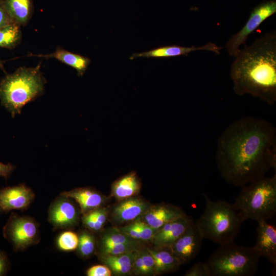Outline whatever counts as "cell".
Wrapping results in <instances>:
<instances>
[{"label":"cell","mask_w":276,"mask_h":276,"mask_svg":"<svg viewBox=\"0 0 276 276\" xmlns=\"http://www.w3.org/2000/svg\"><path fill=\"white\" fill-rule=\"evenodd\" d=\"M7 13L16 24L26 25L32 11L31 0H2Z\"/></svg>","instance_id":"obj_20"},{"label":"cell","mask_w":276,"mask_h":276,"mask_svg":"<svg viewBox=\"0 0 276 276\" xmlns=\"http://www.w3.org/2000/svg\"><path fill=\"white\" fill-rule=\"evenodd\" d=\"M233 206L243 221H267L276 212V175L260 177L242 187Z\"/></svg>","instance_id":"obj_5"},{"label":"cell","mask_w":276,"mask_h":276,"mask_svg":"<svg viewBox=\"0 0 276 276\" xmlns=\"http://www.w3.org/2000/svg\"><path fill=\"white\" fill-rule=\"evenodd\" d=\"M141 239L148 240L152 239L157 229L151 227L148 224L141 220L140 218L136 220Z\"/></svg>","instance_id":"obj_29"},{"label":"cell","mask_w":276,"mask_h":276,"mask_svg":"<svg viewBox=\"0 0 276 276\" xmlns=\"http://www.w3.org/2000/svg\"><path fill=\"white\" fill-rule=\"evenodd\" d=\"M3 234L16 251L24 250L40 240L39 225L35 219L14 213L4 226Z\"/></svg>","instance_id":"obj_7"},{"label":"cell","mask_w":276,"mask_h":276,"mask_svg":"<svg viewBox=\"0 0 276 276\" xmlns=\"http://www.w3.org/2000/svg\"><path fill=\"white\" fill-rule=\"evenodd\" d=\"M137 244L120 243L100 246L101 255H119L130 251L135 250Z\"/></svg>","instance_id":"obj_28"},{"label":"cell","mask_w":276,"mask_h":276,"mask_svg":"<svg viewBox=\"0 0 276 276\" xmlns=\"http://www.w3.org/2000/svg\"><path fill=\"white\" fill-rule=\"evenodd\" d=\"M137 251L135 250L119 255H101L100 258L114 273L124 275L132 270Z\"/></svg>","instance_id":"obj_21"},{"label":"cell","mask_w":276,"mask_h":276,"mask_svg":"<svg viewBox=\"0 0 276 276\" xmlns=\"http://www.w3.org/2000/svg\"><path fill=\"white\" fill-rule=\"evenodd\" d=\"M14 168V166L11 163L4 164L0 162V176H3L6 179H7Z\"/></svg>","instance_id":"obj_37"},{"label":"cell","mask_w":276,"mask_h":276,"mask_svg":"<svg viewBox=\"0 0 276 276\" xmlns=\"http://www.w3.org/2000/svg\"><path fill=\"white\" fill-rule=\"evenodd\" d=\"M186 276H209L204 262L199 261L186 272Z\"/></svg>","instance_id":"obj_30"},{"label":"cell","mask_w":276,"mask_h":276,"mask_svg":"<svg viewBox=\"0 0 276 276\" xmlns=\"http://www.w3.org/2000/svg\"><path fill=\"white\" fill-rule=\"evenodd\" d=\"M260 257L252 247L232 242L220 245L204 263L209 276H251L258 270Z\"/></svg>","instance_id":"obj_6"},{"label":"cell","mask_w":276,"mask_h":276,"mask_svg":"<svg viewBox=\"0 0 276 276\" xmlns=\"http://www.w3.org/2000/svg\"><path fill=\"white\" fill-rule=\"evenodd\" d=\"M257 240L253 248L260 257L276 266V228L266 221L258 222Z\"/></svg>","instance_id":"obj_13"},{"label":"cell","mask_w":276,"mask_h":276,"mask_svg":"<svg viewBox=\"0 0 276 276\" xmlns=\"http://www.w3.org/2000/svg\"><path fill=\"white\" fill-rule=\"evenodd\" d=\"M276 13V1H265L255 6L244 26L233 35L225 48L231 56L236 57L239 53V47L245 44L248 36L264 21Z\"/></svg>","instance_id":"obj_8"},{"label":"cell","mask_w":276,"mask_h":276,"mask_svg":"<svg viewBox=\"0 0 276 276\" xmlns=\"http://www.w3.org/2000/svg\"><path fill=\"white\" fill-rule=\"evenodd\" d=\"M21 32L20 26L15 23L0 28V48L13 49L20 42Z\"/></svg>","instance_id":"obj_23"},{"label":"cell","mask_w":276,"mask_h":276,"mask_svg":"<svg viewBox=\"0 0 276 276\" xmlns=\"http://www.w3.org/2000/svg\"><path fill=\"white\" fill-rule=\"evenodd\" d=\"M35 198L34 192L23 183L0 189V214L27 210Z\"/></svg>","instance_id":"obj_10"},{"label":"cell","mask_w":276,"mask_h":276,"mask_svg":"<svg viewBox=\"0 0 276 276\" xmlns=\"http://www.w3.org/2000/svg\"><path fill=\"white\" fill-rule=\"evenodd\" d=\"M134 239L122 232L119 228H112L105 232L100 240V246L120 244H136Z\"/></svg>","instance_id":"obj_25"},{"label":"cell","mask_w":276,"mask_h":276,"mask_svg":"<svg viewBox=\"0 0 276 276\" xmlns=\"http://www.w3.org/2000/svg\"><path fill=\"white\" fill-rule=\"evenodd\" d=\"M122 232L134 239H141L136 221L119 228Z\"/></svg>","instance_id":"obj_33"},{"label":"cell","mask_w":276,"mask_h":276,"mask_svg":"<svg viewBox=\"0 0 276 276\" xmlns=\"http://www.w3.org/2000/svg\"><path fill=\"white\" fill-rule=\"evenodd\" d=\"M77 248L81 257L87 258L91 256L95 249L94 236L87 231H81L78 236V244Z\"/></svg>","instance_id":"obj_26"},{"label":"cell","mask_w":276,"mask_h":276,"mask_svg":"<svg viewBox=\"0 0 276 276\" xmlns=\"http://www.w3.org/2000/svg\"><path fill=\"white\" fill-rule=\"evenodd\" d=\"M192 217L186 214L157 229L152 238L155 247L171 246L191 225Z\"/></svg>","instance_id":"obj_12"},{"label":"cell","mask_w":276,"mask_h":276,"mask_svg":"<svg viewBox=\"0 0 276 276\" xmlns=\"http://www.w3.org/2000/svg\"><path fill=\"white\" fill-rule=\"evenodd\" d=\"M111 274L110 269L108 267L102 265L93 266L86 272L88 276H110Z\"/></svg>","instance_id":"obj_31"},{"label":"cell","mask_w":276,"mask_h":276,"mask_svg":"<svg viewBox=\"0 0 276 276\" xmlns=\"http://www.w3.org/2000/svg\"><path fill=\"white\" fill-rule=\"evenodd\" d=\"M222 47L210 42L207 44L199 47H182L177 45L160 47L151 50L141 53H134L130 57V60L138 57L169 58L179 56H188L192 52L205 50L211 51L219 55Z\"/></svg>","instance_id":"obj_14"},{"label":"cell","mask_w":276,"mask_h":276,"mask_svg":"<svg viewBox=\"0 0 276 276\" xmlns=\"http://www.w3.org/2000/svg\"><path fill=\"white\" fill-rule=\"evenodd\" d=\"M79 214L72 198L60 194L50 206L48 220L54 229L71 228L77 224Z\"/></svg>","instance_id":"obj_9"},{"label":"cell","mask_w":276,"mask_h":276,"mask_svg":"<svg viewBox=\"0 0 276 276\" xmlns=\"http://www.w3.org/2000/svg\"><path fill=\"white\" fill-rule=\"evenodd\" d=\"M156 247L155 249H148L154 261L155 273L173 271L181 265L170 246Z\"/></svg>","instance_id":"obj_19"},{"label":"cell","mask_w":276,"mask_h":276,"mask_svg":"<svg viewBox=\"0 0 276 276\" xmlns=\"http://www.w3.org/2000/svg\"><path fill=\"white\" fill-rule=\"evenodd\" d=\"M0 68L1 70H3L5 72L4 66H3V62L2 61H0Z\"/></svg>","instance_id":"obj_38"},{"label":"cell","mask_w":276,"mask_h":276,"mask_svg":"<svg viewBox=\"0 0 276 276\" xmlns=\"http://www.w3.org/2000/svg\"><path fill=\"white\" fill-rule=\"evenodd\" d=\"M141 255L145 266L146 274L155 273L154 261L148 249L147 251L141 252Z\"/></svg>","instance_id":"obj_32"},{"label":"cell","mask_w":276,"mask_h":276,"mask_svg":"<svg viewBox=\"0 0 276 276\" xmlns=\"http://www.w3.org/2000/svg\"><path fill=\"white\" fill-rule=\"evenodd\" d=\"M10 263L7 255L0 249V276L7 274L10 269Z\"/></svg>","instance_id":"obj_34"},{"label":"cell","mask_w":276,"mask_h":276,"mask_svg":"<svg viewBox=\"0 0 276 276\" xmlns=\"http://www.w3.org/2000/svg\"><path fill=\"white\" fill-rule=\"evenodd\" d=\"M14 23L11 19L4 7L2 1L0 0V28Z\"/></svg>","instance_id":"obj_35"},{"label":"cell","mask_w":276,"mask_h":276,"mask_svg":"<svg viewBox=\"0 0 276 276\" xmlns=\"http://www.w3.org/2000/svg\"><path fill=\"white\" fill-rule=\"evenodd\" d=\"M60 195L75 200L84 214L100 207L103 198L99 193L88 188H82L62 192Z\"/></svg>","instance_id":"obj_16"},{"label":"cell","mask_w":276,"mask_h":276,"mask_svg":"<svg viewBox=\"0 0 276 276\" xmlns=\"http://www.w3.org/2000/svg\"><path fill=\"white\" fill-rule=\"evenodd\" d=\"M216 162L228 183L243 187L276 168V129L252 117L230 124L218 137Z\"/></svg>","instance_id":"obj_1"},{"label":"cell","mask_w":276,"mask_h":276,"mask_svg":"<svg viewBox=\"0 0 276 276\" xmlns=\"http://www.w3.org/2000/svg\"><path fill=\"white\" fill-rule=\"evenodd\" d=\"M203 238L194 221L188 229L170 246L181 264L194 259L199 252Z\"/></svg>","instance_id":"obj_11"},{"label":"cell","mask_w":276,"mask_h":276,"mask_svg":"<svg viewBox=\"0 0 276 276\" xmlns=\"http://www.w3.org/2000/svg\"><path fill=\"white\" fill-rule=\"evenodd\" d=\"M133 268L137 273L146 274L141 252L137 251L133 264Z\"/></svg>","instance_id":"obj_36"},{"label":"cell","mask_w":276,"mask_h":276,"mask_svg":"<svg viewBox=\"0 0 276 276\" xmlns=\"http://www.w3.org/2000/svg\"><path fill=\"white\" fill-rule=\"evenodd\" d=\"M58 248L62 251L75 250L78 244V236L72 231H67L60 234L56 241Z\"/></svg>","instance_id":"obj_27"},{"label":"cell","mask_w":276,"mask_h":276,"mask_svg":"<svg viewBox=\"0 0 276 276\" xmlns=\"http://www.w3.org/2000/svg\"><path fill=\"white\" fill-rule=\"evenodd\" d=\"M230 76L238 96L249 94L269 105L276 101V32L266 33L240 50Z\"/></svg>","instance_id":"obj_2"},{"label":"cell","mask_w":276,"mask_h":276,"mask_svg":"<svg viewBox=\"0 0 276 276\" xmlns=\"http://www.w3.org/2000/svg\"><path fill=\"white\" fill-rule=\"evenodd\" d=\"M107 217V210L98 208L84 214L81 219L84 226L92 231H98L104 225Z\"/></svg>","instance_id":"obj_24"},{"label":"cell","mask_w":276,"mask_h":276,"mask_svg":"<svg viewBox=\"0 0 276 276\" xmlns=\"http://www.w3.org/2000/svg\"><path fill=\"white\" fill-rule=\"evenodd\" d=\"M141 188V182L135 172L117 180L112 186V194L119 199L128 198L137 193Z\"/></svg>","instance_id":"obj_22"},{"label":"cell","mask_w":276,"mask_h":276,"mask_svg":"<svg viewBox=\"0 0 276 276\" xmlns=\"http://www.w3.org/2000/svg\"><path fill=\"white\" fill-rule=\"evenodd\" d=\"M45 83L40 64L34 67H20L1 80V104L14 117L26 104L42 94Z\"/></svg>","instance_id":"obj_3"},{"label":"cell","mask_w":276,"mask_h":276,"mask_svg":"<svg viewBox=\"0 0 276 276\" xmlns=\"http://www.w3.org/2000/svg\"><path fill=\"white\" fill-rule=\"evenodd\" d=\"M205 206L194 223L203 239L220 245L234 242L242 220L232 204L224 200L213 201L205 194Z\"/></svg>","instance_id":"obj_4"},{"label":"cell","mask_w":276,"mask_h":276,"mask_svg":"<svg viewBox=\"0 0 276 276\" xmlns=\"http://www.w3.org/2000/svg\"><path fill=\"white\" fill-rule=\"evenodd\" d=\"M148 205L139 198L127 199L114 209L113 215L118 222H124L131 221L144 214L148 210Z\"/></svg>","instance_id":"obj_18"},{"label":"cell","mask_w":276,"mask_h":276,"mask_svg":"<svg viewBox=\"0 0 276 276\" xmlns=\"http://www.w3.org/2000/svg\"><path fill=\"white\" fill-rule=\"evenodd\" d=\"M28 55L44 58H55L75 69L79 76H82L84 74L91 61L90 59L86 57L59 48H57L55 52L51 54L38 55L31 54Z\"/></svg>","instance_id":"obj_17"},{"label":"cell","mask_w":276,"mask_h":276,"mask_svg":"<svg viewBox=\"0 0 276 276\" xmlns=\"http://www.w3.org/2000/svg\"><path fill=\"white\" fill-rule=\"evenodd\" d=\"M186 214L179 208L169 204H159L151 207L143 215V221L157 229L166 223Z\"/></svg>","instance_id":"obj_15"}]
</instances>
